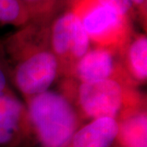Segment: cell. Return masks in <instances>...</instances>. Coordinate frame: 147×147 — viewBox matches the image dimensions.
Listing matches in <instances>:
<instances>
[{
	"mask_svg": "<svg viewBox=\"0 0 147 147\" xmlns=\"http://www.w3.org/2000/svg\"><path fill=\"white\" fill-rule=\"evenodd\" d=\"M30 121L28 112L21 100L11 92L0 96V146L13 142L22 127Z\"/></svg>",
	"mask_w": 147,
	"mask_h": 147,
	"instance_id": "cell-7",
	"label": "cell"
},
{
	"mask_svg": "<svg viewBox=\"0 0 147 147\" xmlns=\"http://www.w3.org/2000/svg\"><path fill=\"white\" fill-rule=\"evenodd\" d=\"M59 60L48 49H38L17 64L14 83L22 94L30 99L49 89L57 76Z\"/></svg>",
	"mask_w": 147,
	"mask_h": 147,
	"instance_id": "cell-4",
	"label": "cell"
},
{
	"mask_svg": "<svg viewBox=\"0 0 147 147\" xmlns=\"http://www.w3.org/2000/svg\"><path fill=\"white\" fill-rule=\"evenodd\" d=\"M129 99L120 82L114 78L81 83L78 89V100L82 111L91 119L117 117L129 112L126 105Z\"/></svg>",
	"mask_w": 147,
	"mask_h": 147,
	"instance_id": "cell-3",
	"label": "cell"
},
{
	"mask_svg": "<svg viewBox=\"0 0 147 147\" xmlns=\"http://www.w3.org/2000/svg\"><path fill=\"white\" fill-rule=\"evenodd\" d=\"M30 16L33 14H42L53 7L55 0H21Z\"/></svg>",
	"mask_w": 147,
	"mask_h": 147,
	"instance_id": "cell-12",
	"label": "cell"
},
{
	"mask_svg": "<svg viewBox=\"0 0 147 147\" xmlns=\"http://www.w3.org/2000/svg\"><path fill=\"white\" fill-rule=\"evenodd\" d=\"M52 52L60 59L72 58L76 61L90 49V39L79 16L72 9L61 14L51 27Z\"/></svg>",
	"mask_w": 147,
	"mask_h": 147,
	"instance_id": "cell-5",
	"label": "cell"
},
{
	"mask_svg": "<svg viewBox=\"0 0 147 147\" xmlns=\"http://www.w3.org/2000/svg\"><path fill=\"white\" fill-rule=\"evenodd\" d=\"M127 65L131 76L137 82H145L147 78V38L146 34H138L127 48Z\"/></svg>",
	"mask_w": 147,
	"mask_h": 147,
	"instance_id": "cell-10",
	"label": "cell"
},
{
	"mask_svg": "<svg viewBox=\"0 0 147 147\" xmlns=\"http://www.w3.org/2000/svg\"><path fill=\"white\" fill-rule=\"evenodd\" d=\"M115 64L110 48L96 47L89 49L78 60L74 73L81 83H91L112 78Z\"/></svg>",
	"mask_w": 147,
	"mask_h": 147,
	"instance_id": "cell-6",
	"label": "cell"
},
{
	"mask_svg": "<svg viewBox=\"0 0 147 147\" xmlns=\"http://www.w3.org/2000/svg\"><path fill=\"white\" fill-rule=\"evenodd\" d=\"M30 15L21 0H0V24L21 26Z\"/></svg>",
	"mask_w": 147,
	"mask_h": 147,
	"instance_id": "cell-11",
	"label": "cell"
},
{
	"mask_svg": "<svg viewBox=\"0 0 147 147\" xmlns=\"http://www.w3.org/2000/svg\"><path fill=\"white\" fill-rule=\"evenodd\" d=\"M72 10L79 16L90 41L107 48L120 46L128 34V17L96 0H77Z\"/></svg>",
	"mask_w": 147,
	"mask_h": 147,
	"instance_id": "cell-2",
	"label": "cell"
},
{
	"mask_svg": "<svg viewBox=\"0 0 147 147\" xmlns=\"http://www.w3.org/2000/svg\"><path fill=\"white\" fill-rule=\"evenodd\" d=\"M28 115L40 142L45 147H63L78 127V115L63 95L47 91L30 99Z\"/></svg>",
	"mask_w": 147,
	"mask_h": 147,
	"instance_id": "cell-1",
	"label": "cell"
},
{
	"mask_svg": "<svg viewBox=\"0 0 147 147\" xmlns=\"http://www.w3.org/2000/svg\"><path fill=\"white\" fill-rule=\"evenodd\" d=\"M101 5H105L114 8L118 12L128 17L133 9L131 0H96Z\"/></svg>",
	"mask_w": 147,
	"mask_h": 147,
	"instance_id": "cell-13",
	"label": "cell"
},
{
	"mask_svg": "<svg viewBox=\"0 0 147 147\" xmlns=\"http://www.w3.org/2000/svg\"><path fill=\"white\" fill-rule=\"evenodd\" d=\"M131 3L133 7H136L138 10L142 11V14H146V0H131Z\"/></svg>",
	"mask_w": 147,
	"mask_h": 147,
	"instance_id": "cell-15",
	"label": "cell"
},
{
	"mask_svg": "<svg viewBox=\"0 0 147 147\" xmlns=\"http://www.w3.org/2000/svg\"><path fill=\"white\" fill-rule=\"evenodd\" d=\"M8 78L5 66L0 60V96L8 92Z\"/></svg>",
	"mask_w": 147,
	"mask_h": 147,
	"instance_id": "cell-14",
	"label": "cell"
},
{
	"mask_svg": "<svg viewBox=\"0 0 147 147\" xmlns=\"http://www.w3.org/2000/svg\"><path fill=\"white\" fill-rule=\"evenodd\" d=\"M119 123L110 117L94 119L75 131L73 147H109L119 135Z\"/></svg>",
	"mask_w": 147,
	"mask_h": 147,
	"instance_id": "cell-8",
	"label": "cell"
},
{
	"mask_svg": "<svg viewBox=\"0 0 147 147\" xmlns=\"http://www.w3.org/2000/svg\"><path fill=\"white\" fill-rule=\"evenodd\" d=\"M147 119L145 111L131 110L122 119L119 135L126 147H146Z\"/></svg>",
	"mask_w": 147,
	"mask_h": 147,
	"instance_id": "cell-9",
	"label": "cell"
}]
</instances>
